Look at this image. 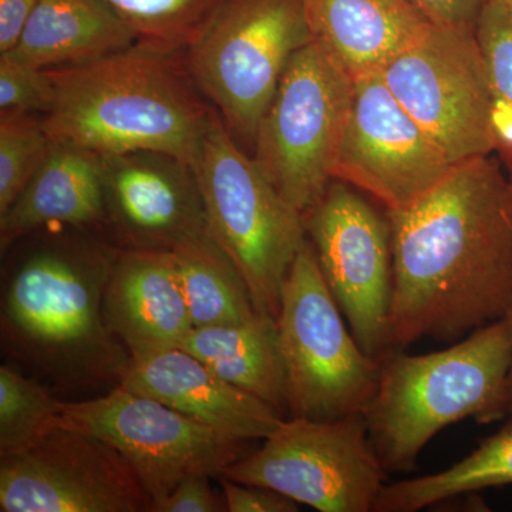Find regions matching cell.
<instances>
[{"instance_id": "1", "label": "cell", "mask_w": 512, "mask_h": 512, "mask_svg": "<svg viewBox=\"0 0 512 512\" xmlns=\"http://www.w3.org/2000/svg\"><path fill=\"white\" fill-rule=\"evenodd\" d=\"M392 227L389 349L458 342L512 302V178L495 158L454 165Z\"/></svg>"}, {"instance_id": "2", "label": "cell", "mask_w": 512, "mask_h": 512, "mask_svg": "<svg viewBox=\"0 0 512 512\" xmlns=\"http://www.w3.org/2000/svg\"><path fill=\"white\" fill-rule=\"evenodd\" d=\"M47 72L55 90L42 116L50 140L100 156L163 151L194 167L212 106L192 79L184 50L137 42Z\"/></svg>"}, {"instance_id": "3", "label": "cell", "mask_w": 512, "mask_h": 512, "mask_svg": "<svg viewBox=\"0 0 512 512\" xmlns=\"http://www.w3.org/2000/svg\"><path fill=\"white\" fill-rule=\"evenodd\" d=\"M86 231L28 235L10 269L2 328L20 353L63 382L120 380L130 356L104 319V292L121 248Z\"/></svg>"}, {"instance_id": "4", "label": "cell", "mask_w": 512, "mask_h": 512, "mask_svg": "<svg viewBox=\"0 0 512 512\" xmlns=\"http://www.w3.org/2000/svg\"><path fill=\"white\" fill-rule=\"evenodd\" d=\"M365 419L386 471H412L423 448L457 421L490 424L508 416L511 340L505 320L426 355L389 349Z\"/></svg>"}, {"instance_id": "5", "label": "cell", "mask_w": 512, "mask_h": 512, "mask_svg": "<svg viewBox=\"0 0 512 512\" xmlns=\"http://www.w3.org/2000/svg\"><path fill=\"white\" fill-rule=\"evenodd\" d=\"M192 168L208 234L244 276L255 311L276 318L286 275L308 241L303 215L239 146L214 107Z\"/></svg>"}, {"instance_id": "6", "label": "cell", "mask_w": 512, "mask_h": 512, "mask_svg": "<svg viewBox=\"0 0 512 512\" xmlns=\"http://www.w3.org/2000/svg\"><path fill=\"white\" fill-rule=\"evenodd\" d=\"M312 42L305 0H220L184 57L229 133L252 150L286 67Z\"/></svg>"}, {"instance_id": "7", "label": "cell", "mask_w": 512, "mask_h": 512, "mask_svg": "<svg viewBox=\"0 0 512 512\" xmlns=\"http://www.w3.org/2000/svg\"><path fill=\"white\" fill-rule=\"evenodd\" d=\"M276 325L292 417L330 421L365 414L380 362L346 328L309 241L286 275Z\"/></svg>"}, {"instance_id": "8", "label": "cell", "mask_w": 512, "mask_h": 512, "mask_svg": "<svg viewBox=\"0 0 512 512\" xmlns=\"http://www.w3.org/2000/svg\"><path fill=\"white\" fill-rule=\"evenodd\" d=\"M355 79L313 40L292 57L254 141L255 163L301 214L333 181Z\"/></svg>"}, {"instance_id": "9", "label": "cell", "mask_w": 512, "mask_h": 512, "mask_svg": "<svg viewBox=\"0 0 512 512\" xmlns=\"http://www.w3.org/2000/svg\"><path fill=\"white\" fill-rule=\"evenodd\" d=\"M365 414L282 420L264 446L229 466L237 483L271 488L320 512H370L386 485Z\"/></svg>"}, {"instance_id": "10", "label": "cell", "mask_w": 512, "mask_h": 512, "mask_svg": "<svg viewBox=\"0 0 512 512\" xmlns=\"http://www.w3.org/2000/svg\"><path fill=\"white\" fill-rule=\"evenodd\" d=\"M379 74L451 163L497 150L493 93L476 30L430 23Z\"/></svg>"}, {"instance_id": "11", "label": "cell", "mask_w": 512, "mask_h": 512, "mask_svg": "<svg viewBox=\"0 0 512 512\" xmlns=\"http://www.w3.org/2000/svg\"><path fill=\"white\" fill-rule=\"evenodd\" d=\"M60 429L82 431L116 448L136 471L151 507L185 477L224 474L245 457V441L211 429L123 384L96 399L62 402Z\"/></svg>"}, {"instance_id": "12", "label": "cell", "mask_w": 512, "mask_h": 512, "mask_svg": "<svg viewBox=\"0 0 512 512\" xmlns=\"http://www.w3.org/2000/svg\"><path fill=\"white\" fill-rule=\"evenodd\" d=\"M306 237L320 272L363 352L379 359L389 350L393 295L392 227L343 181L333 180L303 214Z\"/></svg>"}, {"instance_id": "13", "label": "cell", "mask_w": 512, "mask_h": 512, "mask_svg": "<svg viewBox=\"0 0 512 512\" xmlns=\"http://www.w3.org/2000/svg\"><path fill=\"white\" fill-rule=\"evenodd\" d=\"M136 471L106 441L56 429L0 463L2 512L150 511Z\"/></svg>"}, {"instance_id": "14", "label": "cell", "mask_w": 512, "mask_h": 512, "mask_svg": "<svg viewBox=\"0 0 512 512\" xmlns=\"http://www.w3.org/2000/svg\"><path fill=\"white\" fill-rule=\"evenodd\" d=\"M454 165L379 73L356 77L333 180L367 192L386 211L400 210L439 184Z\"/></svg>"}, {"instance_id": "15", "label": "cell", "mask_w": 512, "mask_h": 512, "mask_svg": "<svg viewBox=\"0 0 512 512\" xmlns=\"http://www.w3.org/2000/svg\"><path fill=\"white\" fill-rule=\"evenodd\" d=\"M104 220L121 249L173 251L207 232L194 168L173 154L103 156Z\"/></svg>"}, {"instance_id": "16", "label": "cell", "mask_w": 512, "mask_h": 512, "mask_svg": "<svg viewBox=\"0 0 512 512\" xmlns=\"http://www.w3.org/2000/svg\"><path fill=\"white\" fill-rule=\"evenodd\" d=\"M120 384L237 440L268 439L284 420L181 348L128 360Z\"/></svg>"}, {"instance_id": "17", "label": "cell", "mask_w": 512, "mask_h": 512, "mask_svg": "<svg viewBox=\"0 0 512 512\" xmlns=\"http://www.w3.org/2000/svg\"><path fill=\"white\" fill-rule=\"evenodd\" d=\"M104 319L130 359L181 348L194 325L171 252L120 249L104 292Z\"/></svg>"}, {"instance_id": "18", "label": "cell", "mask_w": 512, "mask_h": 512, "mask_svg": "<svg viewBox=\"0 0 512 512\" xmlns=\"http://www.w3.org/2000/svg\"><path fill=\"white\" fill-rule=\"evenodd\" d=\"M104 220L103 156L52 141L46 160L0 215L2 252L47 228H90Z\"/></svg>"}, {"instance_id": "19", "label": "cell", "mask_w": 512, "mask_h": 512, "mask_svg": "<svg viewBox=\"0 0 512 512\" xmlns=\"http://www.w3.org/2000/svg\"><path fill=\"white\" fill-rule=\"evenodd\" d=\"M313 40L353 77L379 73L430 25L409 0H305Z\"/></svg>"}, {"instance_id": "20", "label": "cell", "mask_w": 512, "mask_h": 512, "mask_svg": "<svg viewBox=\"0 0 512 512\" xmlns=\"http://www.w3.org/2000/svg\"><path fill=\"white\" fill-rule=\"evenodd\" d=\"M138 42L137 33L101 0H39L18 45L5 56L37 69L80 66Z\"/></svg>"}, {"instance_id": "21", "label": "cell", "mask_w": 512, "mask_h": 512, "mask_svg": "<svg viewBox=\"0 0 512 512\" xmlns=\"http://www.w3.org/2000/svg\"><path fill=\"white\" fill-rule=\"evenodd\" d=\"M181 349L279 413L288 409L284 357L274 316L256 313L237 325L194 328Z\"/></svg>"}, {"instance_id": "22", "label": "cell", "mask_w": 512, "mask_h": 512, "mask_svg": "<svg viewBox=\"0 0 512 512\" xmlns=\"http://www.w3.org/2000/svg\"><path fill=\"white\" fill-rule=\"evenodd\" d=\"M170 252L194 328L237 325L258 313L244 276L208 231Z\"/></svg>"}, {"instance_id": "23", "label": "cell", "mask_w": 512, "mask_h": 512, "mask_svg": "<svg viewBox=\"0 0 512 512\" xmlns=\"http://www.w3.org/2000/svg\"><path fill=\"white\" fill-rule=\"evenodd\" d=\"M503 485H512V420L447 470L384 485L373 512H416Z\"/></svg>"}, {"instance_id": "24", "label": "cell", "mask_w": 512, "mask_h": 512, "mask_svg": "<svg viewBox=\"0 0 512 512\" xmlns=\"http://www.w3.org/2000/svg\"><path fill=\"white\" fill-rule=\"evenodd\" d=\"M62 402L36 380L10 366L0 367V457L35 446L60 429Z\"/></svg>"}, {"instance_id": "25", "label": "cell", "mask_w": 512, "mask_h": 512, "mask_svg": "<svg viewBox=\"0 0 512 512\" xmlns=\"http://www.w3.org/2000/svg\"><path fill=\"white\" fill-rule=\"evenodd\" d=\"M476 36L493 93L495 141L512 157V15L503 0H491L485 6Z\"/></svg>"}, {"instance_id": "26", "label": "cell", "mask_w": 512, "mask_h": 512, "mask_svg": "<svg viewBox=\"0 0 512 512\" xmlns=\"http://www.w3.org/2000/svg\"><path fill=\"white\" fill-rule=\"evenodd\" d=\"M137 33L138 42L184 50L220 0H101Z\"/></svg>"}, {"instance_id": "27", "label": "cell", "mask_w": 512, "mask_h": 512, "mask_svg": "<svg viewBox=\"0 0 512 512\" xmlns=\"http://www.w3.org/2000/svg\"><path fill=\"white\" fill-rule=\"evenodd\" d=\"M52 147L39 114H0V215L32 180Z\"/></svg>"}, {"instance_id": "28", "label": "cell", "mask_w": 512, "mask_h": 512, "mask_svg": "<svg viewBox=\"0 0 512 512\" xmlns=\"http://www.w3.org/2000/svg\"><path fill=\"white\" fill-rule=\"evenodd\" d=\"M52 79L47 70L0 55V114H39L53 103Z\"/></svg>"}, {"instance_id": "29", "label": "cell", "mask_w": 512, "mask_h": 512, "mask_svg": "<svg viewBox=\"0 0 512 512\" xmlns=\"http://www.w3.org/2000/svg\"><path fill=\"white\" fill-rule=\"evenodd\" d=\"M208 476L194 474L185 477L164 500L153 505L154 512H225L228 511L224 494H215L208 484Z\"/></svg>"}, {"instance_id": "30", "label": "cell", "mask_w": 512, "mask_h": 512, "mask_svg": "<svg viewBox=\"0 0 512 512\" xmlns=\"http://www.w3.org/2000/svg\"><path fill=\"white\" fill-rule=\"evenodd\" d=\"M225 503L229 512H296L298 503L271 488L256 487L222 478Z\"/></svg>"}, {"instance_id": "31", "label": "cell", "mask_w": 512, "mask_h": 512, "mask_svg": "<svg viewBox=\"0 0 512 512\" xmlns=\"http://www.w3.org/2000/svg\"><path fill=\"white\" fill-rule=\"evenodd\" d=\"M409 2L431 25L476 30L478 19L491 0H409Z\"/></svg>"}, {"instance_id": "32", "label": "cell", "mask_w": 512, "mask_h": 512, "mask_svg": "<svg viewBox=\"0 0 512 512\" xmlns=\"http://www.w3.org/2000/svg\"><path fill=\"white\" fill-rule=\"evenodd\" d=\"M39 0H0V55L18 45Z\"/></svg>"}, {"instance_id": "33", "label": "cell", "mask_w": 512, "mask_h": 512, "mask_svg": "<svg viewBox=\"0 0 512 512\" xmlns=\"http://www.w3.org/2000/svg\"><path fill=\"white\" fill-rule=\"evenodd\" d=\"M505 325H507L508 335L511 340V365L508 370L507 377V400H508V416H512V302L508 306L507 312H505L504 318Z\"/></svg>"}, {"instance_id": "34", "label": "cell", "mask_w": 512, "mask_h": 512, "mask_svg": "<svg viewBox=\"0 0 512 512\" xmlns=\"http://www.w3.org/2000/svg\"><path fill=\"white\" fill-rule=\"evenodd\" d=\"M505 3V6H507L508 10H510V13L512 15V0H503Z\"/></svg>"}]
</instances>
